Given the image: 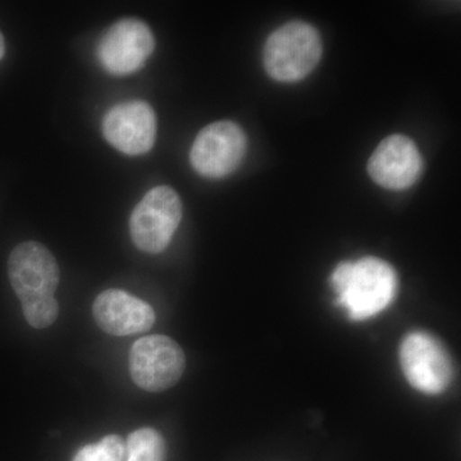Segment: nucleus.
Returning a JSON list of instances; mask_svg holds the SVG:
<instances>
[{
	"label": "nucleus",
	"instance_id": "9b49d317",
	"mask_svg": "<svg viewBox=\"0 0 461 461\" xmlns=\"http://www.w3.org/2000/svg\"><path fill=\"white\" fill-rule=\"evenodd\" d=\"M93 313L100 329L114 336L147 332L156 321V313L148 303L115 288L99 294Z\"/></svg>",
	"mask_w": 461,
	"mask_h": 461
},
{
	"label": "nucleus",
	"instance_id": "f257e3e1",
	"mask_svg": "<svg viewBox=\"0 0 461 461\" xmlns=\"http://www.w3.org/2000/svg\"><path fill=\"white\" fill-rule=\"evenodd\" d=\"M330 285L351 321H366L386 311L397 293L395 269L384 260L366 257L336 267Z\"/></svg>",
	"mask_w": 461,
	"mask_h": 461
},
{
	"label": "nucleus",
	"instance_id": "20e7f679",
	"mask_svg": "<svg viewBox=\"0 0 461 461\" xmlns=\"http://www.w3.org/2000/svg\"><path fill=\"white\" fill-rule=\"evenodd\" d=\"M181 220L178 194L169 186L154 187L136 205L130 218L133 244L144 253H162L168 248Z\"/></svg>",
	"mask_w": 461,
	"mask_h": 461
},
{
	"label": "nucleus",
	"instance_id": "7ed1b4c3",
	"mask_svg": "<svg viewBox=\"0 0 461 461\" xmlns=\"http://www.w3.org/2000/svg\"><path fill=\"white\" fill-rule=\"evenodd\" d=\"M406 381L427 395L445 393L454 379V364L444 344L426 330H412L402 339L399 351Z\"/></svg>",
	"mask_w": 461,
	"mask_h": 461
},
{
	"label": "nucleus",
	"instance_id": "0eeeda50",
	"mask_svg": "<svg viewBox=\"0 0 461 461\" xmlns=\"http://www.w3.org/2000/svg\"><path fill=\"white\" fill-rule=\"evenodd\" d=\"M247 147V135L239 124L218 121L196 136L190 151L191 166L204 177H226L241 165Z\"/></svg>",
	"mask_w": 461,
	"mask_h": 461
},
{
	"label": "nucleus",
	"instance_id": "ddd939ff",
	"mask_svg": "<svg viewBox=\"0 0 461 461\" xmlns=\"http://www.w3.org/2000/svg\"><path fill=\"white\" fill-rule=\"evenodd\" d=\"M126 448L120 436L111 435L96 444L85 446L72 461H124Z\"/></svg>",
	"mask_w": 461,
	"mask_h": 461
},
{
	"label": "nucleus",
	"instance_id": "9d476101",
	"mask_svg": "<svg viewBox=\"0 0 461 461\" xmlns=\"http://www.w3.org/2000/svg\"><path fill=\"white\" fill-rule=\"evenodd\" d=\"M423 171V159L417 145L402 135H391L373 151L368 173L373 181L388 190L412 186Z\"/></svg>",
	"mask_w": 461,
	"mask_h": 461
},
{
	"label": "nucleus",
	"instance_id": "6e6552de",
	"mask_svg": "<svg viewBox=\"0 0 461 461\" xmlns=\"http://www.w3.org/2000/svg\"><path fill=\"white\" fill-rule=\"evenodd\" d=\"M156 48L153 32L136 18H123L109 27L96 50L105 71L115 76L142 68Z\"/></svg>",
	"mask_w": 461,
	"mask_h": 461
},
{
	"label": "nucleus",
	"instance_id": "4468645a",
	"mask_svg": "<svg viewBox=\"0 0 461 461\" xmlns=\"http://www.w3.org/2000/svg\"><path fill=\"white\" fill-rule=\"evenodd\" d=\"M5 54V38H3V33L0 32V60L3 59Z\"/></svg>",
	"mask_w": 461,
	"mask_h": 461
},
{
	"label": "nucleus",
	"instance_id": "f03ea898",
	"mask_svg": "<svg viewBox=\"0 0 461 461\" xmlns=\"http://www.w3.org/2000/svg\"><path fill=\"white\" fill-rule=\"evenodd\" d=\"M321 41L313 26L293 21L269 35L263 51L267 74L280 83L303 80L320 63Z\"/></svg>",
	"mask_w": 461,
	"mask_h": 461
},
{
	"label": "nucleus",
	"instance_id": "f8f14e48",
	"mask_svg": "<svg viewBox=\"0 0 461 461\" xmlns=\"http://www.w3.org/2000/svg\"><path fill=\"white\" fill-rule=\"evenodd\" d=\"M126 461H165L166 442L162 435L153 429L135 430L127 438Z\"/></svg>",
	"mask_w": 461,
	"mask_h": 461
},
{
	"label": "nucleus",
	"instance_id": "39448f33",
	"mask_svg": "<svg viewBox=\"0 0 461 461\" xmlns=\"http://www.w3.org/2000/svg\"><path fill=\"white\" fill-rule=\"evenodd\" d=\"M186 357L177 342L163 335L145 336L133 344L130 373L136 386L162 393L180 381Z\"/></svg>",
	"mask_w": 461,
	"mask_h": 461
},
{
	"label": "nucleus",
	"instance_id": "1a4fd4ad",
	"mask_svg": "<svg viewBox=\"0 0 461 461\" xmlns=\"http://www.w3.org/2000/svg\"><path fill=\"white\" fill-rule=\"evenodd\" d=\"M103 133L112 147L127 156H141L154 147L157 117L144 100L121 103L109 109L103 120Z\"/></svg>",
	"mask_w": 461,
	"mask_h": 461
},
{
	"label": "nucleus",
	"instance_id": "423d86ee",
	"mask_svg": "<svg viewBox=\"0 0 461 461\" xmlns=\"http://www.w3.org/2000/svg\"><path fill=\"white\" fill-rule=\"evenodd\" d=\"M8 276L23 308L54 297L60 272L50 249L41 242L27 241L12 250Z\"/></svg>",
	"mask_w": 461,
	"mask_h": 461
}]
</instances>
